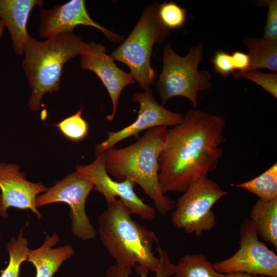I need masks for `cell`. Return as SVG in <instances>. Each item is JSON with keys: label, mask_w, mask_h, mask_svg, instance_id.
<instances>
[{"label": "cell", "mask_w": 277, "mask_h": 277, "mask_svg": "<svg viewBox=\"0 0 277 277\" xmlns=\"http://www.w3.org/2000/svg\"><path fill=\"white\" fill-rule=\"evenodd\" d=\"M94 187L90 181L75 171L37 196L35 205L38 208L57 202L67 204L70 208L72 233L83 241L91 240L96 237V231L87 215L85 205Z\"/></svg>", "instance_id": "8"}, {"label": "cell", "mask_w": 277, "mask_h": 277, "mask_svg": "<svg viewBox=\"0 0 277 277\" xmlns=\"http://www.w3.org/2000/svg\"><path fill=\"white\" fill-rule=\"evenodd\" d=\"M228 193L207 176L198 179L175 202L171 214L172 223L187 233L196 236L212 230L216 220L211 208Z\"/></svg>", "instance_id": "7"}, {"label": "cell", "mask_w": 277, "mask_h": 277, "mask_svg": "<svg viewBox=\"0 0 277 277\" xmlns=\"http://www.w3.org/2000/svg\"><path fill=\"white\" fill-rule=\"evenodd\" d=\"M159 4L152 3L143 10L127 38L111 54L128 67L129 73L144 90L150 88L157 76L150 63L153 47L164 42L170 34L158 17Z\"/></svg>", "instance_id": "5"}, {"label": "cell", "mask_w": 277, "mask_h": 277, "mask_svg": "<svg viewBox=\"0 0 277 277\" xmlns=\"http://www.w3.org/2000/svg\"><path fill=\"white\" fill-rule=\"evenodd\" d=\"M83 110L81 108L75 114L55 124L60 132L71 141H80L88 133V125L82 117Z\"/></svg>", "instance_id": "24"}, {"label": "cell", "mask_w": 277, "mask_h": 277, "mask_svg": "<svg viewBox=\"0 0 277 277\" xmlns=\"http://www.w3.org/2000/svg\"><path fill=\"white\" fill-rule=\"evenodd\" d=\"M106 47L93 41L88 43L86 51L81 55L80 67L94 72L107 89L112 104V111L106 119H114L120 95L128 85L135 83L129 73L119 68L114 58L106 53Z\"/></svg>", "instance_id": "13"}, {"label": "cell", "mask_w": 277, "mask_h": 277, "mask_svg": "<svg viewBox=\"0 0 277 277\" xmlns=\"http://www.w3.org/2000/svg\"><path fill=\"white\" fill-rule=\"evenodd\" d=\"M132 98L138 103L140 109L136 120L131 125L115 132H108L107 138L95 147L96 154L104 152L116 144L145 130L160 127L175 126L183 118L180 113L171 112L160 105L150 88L144 92L134 93Z\"/></svg>", "instance_id": "11"}, {"label": "cell", "mask_w": 277, "mask_h": 277, "mask_svg": "<svg viewBox=\"0 0 277 277\" xmlns=\"http://www.w3.org/2000/svg\"><path fill=\"white\" fill-rule=\"evenodd\" d=\"M75 171L94 185L93 190L100 193L107 203L119 197L131 214H135L142 219L151 221L156 217L155 209L146 204L134 191L135 184L129 179L117 181L107 172L102 153L86 166H77Z\"/></svg>", "instance_id": "10"}, {"label": "cell", "mask_w": 277, "mask_h": 277, "mask_svg": "<svg viewBox=\"0 0 277 277\" xmlns=\"http://www.w3.org/2000/svg\"><path fill=\"white\" fill-rule=\"evenodd\" d=\"M60 240L56 233L52 235L46 234L45 241L39 247L30 249L27 261L35 268V277H53L62 264L75 254L70 245L53 248Z\"/></svg>", "instance_id": "16"}, {"label": "cell", "mask_w": 277, "mask_h": 277, "mask_svg": "<svg viewBox=\"0 0 277 277\" xmlns=\"http://www.w3.org/2000/svg\"><path fill=\"white\" fill-rule=\"evenodd\" d=\"M242 41L250 59L247 71L265 68L277 71V41L246 36L242 37Z\"/></svg>", "instance_id": "18"}, {"label": "cell", "mask_w": 277, "mask_h": 277, "mask_svg": "<svg viewBox=\"0 0 277 277\" xmlns=\"http://www.w3.org/2000/svg\"><path fill=\"white\" fill-rule=\"evenodd\" d=\"M253 222L243 221L240 230V248L231 257L213 264L219 273L244 272L252 275L277 277V256L258 238Z\"/></svg>", "instance_id": "9"}, {"label": "cell", "mask_w": 277, "mask_h": 277, "mask_svg": "<svg viewBox=\"0 0 277 277\" xmlns=\"http://www.w3.org/2000/svg\"><path fill=\"white\" fill-rule=\"evenodd\" d=\"M107 204V209L98 216L104 247L119 267L131 269L138 266L155 273L160 259L153 252L157 240L154 232L133 220L119 199Z\"/></svg>", "instance_id": "3"}, {"label": "cell", "mask_w": 277, "mask_h": 277, "mask_svg": "<svg viewBox=\"0 0 277 277\" xmlns=\"http://www.w3.org/2000/svg\"><path fill=\"white\" fill-rule=\"evenodd\" d=\"M88 46V43L73 32L53 36L43 42L29 36L22 67L31 89L28 103L31 110L40 109L45 94L60 91L64 65L83 54Z\"/></svg>", "instance_id": "4"}, {"label": "cell", "mask_w": 277, "mask_h": 277, "mask_svg": "<svg viewBox=\"0 0 277 277\" xmlns=\"http://www.w3.org/2000/svg\"><path fill=\"white\" fill-rule=\"evenodd\" d=\"M43 5L42 0H0V20L9 32L16 55H24L30 36L27 27L32 10Z\"/></svg>", "instance_id": "15"}, {"label": "cell", "mask_w": 277, "mask_h": 277, "mask_svg": "<svg viewBox=\"0 0 277 277\" xmlns=\"http://www.w3.org/2000/svg\"><path fill=\"white\" fill-rule=\"evenodd\" d=\"M240 77L249 80L261 86L274 98H277V74L264 73L258 70L244 72Z\"/></svg>", "instance_id": "26"}, {"label": "cell", "mask_w": 277, "mask_h": 277, "mask_svg": "<svg viewBox=\"0 0 277 277\" xmlns=\"http://www.w3.org/2000/svg\"><path fill=\"white\" fill-rule=\"evenodd\" d=\"M24 229L19 231L16 238H11L5 245L9 259L6 268L1 271L0 277H19L21 265L27 261L30 249L27 239L24 237Z\"/></svg>", "instance_id": "22"}, {"label": "cell", "mask_w": 277, "mask_h": 277, "mask_svg": "<svg viewBox=\"0 0 277 277\" xmlns=\"http://www.w3.org/2000/svg\"><path fill=\"white\" fill-rule=\"evenodd\" d=\"M38 32L42 38L73 32L75 27L82 25L94 27L111 42L118 43L124 40V36L110 31L95 22L90 17L84 0H71L55 6L50 9L40 8Z\"/></svg>", "instance_id": "12"}, {"label": "cell", "mask_w": 277, "mask_h": 277, "mask_svg": "<svg viewBox=\"0 0 277 277\" xmlns=\"http://www.w3.org/2000/svg\"><path fill=\"white\" fill-rule=\"evenodd\" d=\"M258 3L268 8L263 38L277 41V1H261Z\"/></svg>", "instance_id": "27"}, {"label": "cell", "mask_w": 277, "mask_h": 277, "mask_svg": "<svg viewBox=\"0 0 277 277\" xmlns=\"http://www.w3.org/2000/svg\"><path fill=\"white\" fill-rule=\"evenodd\" d=\"M167 129V126L149 129L133 144L123 148L112 147L101 153L109 175L117 181L129 179L138 184L162 215L173 209L175 202L163 193L159 180L158 159Z\"/></svg>", "instance_id": "2"}, {"label": "cell", "mask_w": 277, "mask_h": 277, "mask_svg": "<svg viewBox=\"0 0 277 277\" xmlns=\"http://www.w3.org/2000/svg\"><path fill=\"white\" fill-rule=\"evenodd\" d=\"M214 72L221 77L226 78L232 74L235 79L246 72L249 67L250 59L248 54L235 51L230 54L228 52L218 50L210 59Z\"/></svg>", "instance_id": "19"}, {"label": "cell", "mask_w": 277, "mask_h": 277, "mask_svg": "<svg viewBox=\"0 0 277 277\" xmlns=\"http://www.w3.org/2000/svg\"><path fill=\"white\" fill-rule=\"evenodd\" d=\"M1 207H2V197H1V194H0V216L3 217V214L1 211Z\"/></svg>", "instance_id": "30"}, {"label": "cell", "mask_w": 277, "mask_h": 277, "mask_svg": "<svg viewBox=\"0 0 277 277\" xmlns=\"http://www.w3.org/2000/svg\"><path fill=\"white\" fill-rule=\"evenodd\" d=\"M226 120L221 115L191 110L167 129L159 159V180L163 193H184L198 179L217 167L226 141Z\"/></svg>", "instance_id": "1"}, {"label": "cell", "mask_w": 277, "mask_h": 277, "mask_svg": "<svg viewBox=\"0 0 277 277\" xmlns=\"http://www.w3.org/2000/svg\"><path fill=\"white\" fill-rule=\"evenodd\" d=\"M174 277H227L218 272L204 255L186 254L175 265Z\"/></svg>", "instance_id": "20"}, {"label": "cell", "mask_w": 277, "mask_h": 277, "mask_svg": "<svg viewBox=\"0 0 277 277\" xmlns=\"http://www.w3.org/2000/svg\"><path fill=\"white\" fill-rule=\"evenodd\" d=\"M256 195L259 199L270 201L277 198V163L275 162L264 172L247 182L232 184Z\"/></svg>", "instance_id": "21"}, {"label": "cell", "mask_w": 277, "mask_h": 277, "mask_svg": "<svg viewBox=\"0 0 277 277\" xmlns=\"http://www.w3.org/2000/svg\"><path fill=\"white\" fill-rule=\"evenodd\" d=\"M203 54L202 43L191 47L185 56L176 53L170 44L165 46L162 70L156 85L163 105L173 97L182 96L189 100L194 108L197 106L199 92L212 87L211 72L198 69Z\"/></svg>", "instance_id": "6"}, {"label": "cell", "mask_w": 277, "mask_h": 277, "mask_svg": "<svg viewBox=\"0 0 277 277\" xmlns=\"http://www.w3.org/2000/svg\"><path fill=\"white\" fill-rule=\"evenodd\" d=\"M18 164L0 163V190L3 217H7L9 207L30 210L38 218L41 214L35 205L38 195L48 188L41 183L27 181L25 174L19 171Z\"/></svg>", "instance_id": "14"}, {"label": "cell", "mask_w": 277, "mask_h": 277, "mask_svg": "<svg viewBox=\"0 0 277 277\" xmlns=\"http://www.w3.org/2000/svg\"><path fill=\"white\" fill-rule=\"evenodd\" d=\"M1 233L0 232V236H1Z\"/></svg>", "instance_id": "31"}, {"label": "cell", "mask_w": 277, "mask_h": 277, "mask_svg": "<svg viewBox=\"0 0 277 277\" xmlns=\"http://www.w3.org/2000/svg\"><path fill=\"white\" fill-rule=\"evenodd\" d=\"M227 277H269L263 275H252L249 273L244 272H232L228 274H226Z\"/></svg>", "instance_id": "28"}, {"label": "cell", "mask_w": 277, "mask_h": 277, "mask_svg": "<svg viewBox=\"0 0 277 277\" xmlns=\"http://www.w3.org/2000/svg\"><path fill=\"white\" fill-rule=\"evenodd\" d=\"M5 28V26L4 23L1 20H0V40L3 35Z\"/></svg>", "instance_id": "29"}, {"label": "cell", "mask_w": 277, "mask_h": 277, "mask_svg": "<svg viewBox=\"0 0 277 277\" xmlns=\"http://www.w3.org/2000/svg\"><path fill=\"white\" fill-rule=\"evenodd\" d=\"M250 220L258 234L277 249V198L270 201L259 199L250 211Z\"/></svg>", "instance_id": "17"}, {"label": "cell", "mask_w": 277, "mask_h": 277, "mask_svg": "<svg viewBox=\"0 0 277 277\" xmlns=\"http://www.w3.org/2000/svg\"><path fill=\"white\" fill-rule=\"evenodd\" d=\"M187 10L173 1L164 2L159 4L158 17L162 24L168 29L182 27L186 21Z\"/></svg>", "instance_id": "25"}, {"label": "cell", "mask_w": 277, "mask_h": 277, "mask_svg": "<svg viewBox=\"0 0 277 277\" xmlns=\"http://www.w3.org/2000/svg\"><path fill=\"white\" fill-rule=\"evenodd\" d=\"M156 244V250L159 254L160 266L155 277H169L174 275L175 265L171 263L167 252L160 246L158 240ZM135 267L140 277H148L149 271L147 270L138 266ZM131 273V269L121 268L115 264L109 267L106 271V277H129Z\"/></svg>", "instance_id": "23"}]
</instances>
